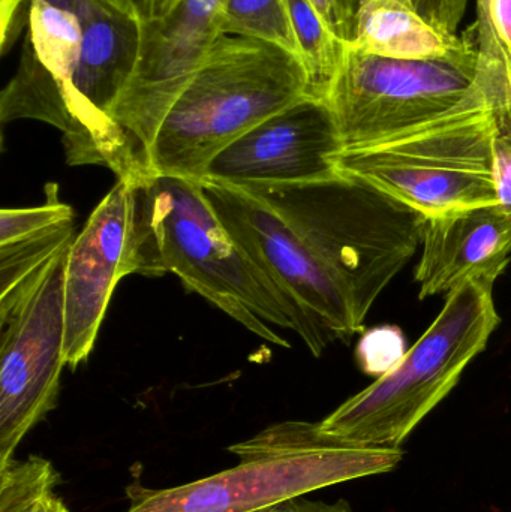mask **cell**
I'll return each instance as SVG.
<instances>
[{
    "label": "cell",
    "instance_id": "5",
    "mask_svg": "<svg viewBox=\"0 0 511 512\" xmlns=\"http://www.w3.org/2000/svg\"><path fill=\"white\" fill-rule=\"evenodd\" d=\"M495 110L479 66L461 104L405 131L347 146L336 170L416 210L423 218L494 206L498 201L492 143Z\"/></svg>",
    "mask_w": 511,
    "mask_h": 512
},
{
    "label": "cell",
    "instance_id": "6",
    "mask_svg": "<svg viewBox=\"0 0 511 512\" xmlns=\"http://www.w3.org/2000/svg\"><path fill=\"white\" fill-rule=\"evenodd\" d=\"M239 189L272 207L323 261L362 328L381 292L422 246L420 213L345 174Z\"/></svg>",
    "mask_w": 511,
    "mask_h": 512
},
{
    "label": "cell",
    "instance_id": "30",
    "mask_svg": "<svg viewBox=\"0 0 511 512\" xmlns=\"http://www.w3.org/2000/svg\"><path fill=\"white\" fill-rule=\"evenodd\" d=\"M363 2H366V0H362V3ZM401 2L407 3V5L413 6V5H411V0H401ZM362 3H360V5H362Z\"/></svg>",
    "mask_w": 511,
    "mask_h": 512
},
{
    "label": "cell",
    "instance_id": "3",
    "mask_svg": "<svg viewBox=\"0 0 511 512\" xmlns=\"http://www.w3.org/2000/svg\"><path fill=\"white\" fill-rule=\"evenodd\" d=\"M306 96L308 77L296 54L224 33L161 123L150 150L152 176L203 182L225 147Z\"/></svg>",
    "mask_w": 511,
    "mask_h": 512
},
{
    "label": "cell",
    "instance_id": "26",
    "mask_svg": "<svg viewBox=\"0 0 511 512\" xmlns=\"http://www.w3.org/2000/svg\"><path fill=\"white\" fill-rule=\"evenodd\" d=\"M476 5L477 21L473 29L479 41L480 54H489L498 44V36L491 20V0H476Z\"/></svg>",
    "mask_w": 511,
    "mask_h": 512
},
{
    "label": "cell",
    "instance_id": "7",
    "mask_svg": "<svg viewBox=\"0 0 511 512\" xmlns=\"http://www.w3.org/2000/svg\"><path fill=\"white\" fill-rule=\"evenodd\" d=\"M494 279H477L447 295L440 315L402 360L320 421L327 433L401 448L458 384L500 325Z\"/></svg>",
    "mask_w": 511,
    "mask_h": 512
},
{
    "label": "cell",
    "instance_id": "14",
    "mask_svg": "<svg viewBox=\"0 0 511 512\" xmlns=\"http://www.w3.org/2000/svg\"><path fill=\"white\" fill-rule=\"evenodd\" d=\"M420 248V300L449 295L471 280H497L510 262V215L494 204L425 218Z\"/></svg>",
    "mask_w": 511,
    "mask_h": 512
},
{
    "label": "cell",
    "instance_id": "13",
    "mask_svg": "<svg viewBox=\"0 0 511 512\" xmlns=\"http://www.w3.org/2000/svg\"><path fill=\"white\" fill-rule=\"evenodd\" d=\"M344 147L329 105L306 96L225 147L203 180L234 188L318 182L338 174Z\"/></svg>",
    "mask_w": 511,
    "mask_h": 512
},
{
    "label": "cell",
    "instance_id": "25",
    "mask_svg": "<svg viewBox=\"0 0 511 512\" xmlns=\"http://www.w3.org/2000/svg\"><path fill=\"white\" fill-rule=\"evenodd\" d=\"M255 512H353V510L344 499L329 504L323 501H309L305 496H300V498L288 499Z\"/></svg>",
    "mask_w": 511,
    "mask_h": 512
},
{
    "label": "cell",
    "instance_id": "20",
    "mask_svg": "<svg viewBox=\"0 0 511 512\" xmlns=\"http://www.w3.org/2000/svg\"><path fill=\"white\" fill-rule=\"evenodd\" d=\"M45 203L30 209H2L0 212V246L20 242L33 234L56 225L74 221V210L59 200L56 183L45 185Z\"/></svg>",
    "mask_w": 511,
    "mask_h": 512
},
{
    "label": "cell",
    "instance_id": "21",
    "mask_svg": "<svg viewBox=\"0 0 511 512\" xmlns=\"http://www.w3.org/2000/svg\"><path fill=\"white\" fill-rule=\"evenodd\" d=\"M480 68L488 77L494 101L495 134L492 158L498 201L511 218V96L491 66L480 62Z\"/></svg>",
    "mask_w": 511,
    "mask_h": 512
},
{
    "label": "cell",
    "instance_id": "19",
    "mask_svg": "<svg viewBox=\"0 0 511 512\" xmlns=\"http://www.w3.org/2000/svg\"><path fill=\"white\" fill-rule=\"evenodd\" d=\"M75 239L74 221L56 225L20 242L0 246V295L41 270L57 252Z\"/></svg>",
    "mask_w": 511,
    "mask_h": 512
},
{
    "label": "cell",
    "instance_id": "23",
    "mask_svg": "<svg viewBox=\"0 0 511 512\" xmlns=\"http://www.w3.org/2000/svg\"><path fill=\"white\" fill-rule=\"evenodd\" d=\"M23 2L24 0H0L3 53L8 48V42L12 41L17 33V14ZM104 2L131 15L141 26H144L167 14L176 0H104Z\"/></svg>",
    "mask_w": 511,
    "mask_h": 512
},
{
    "label": "cell",
    "instance_id": "12",
    "mask_svg": "<svg viewBox=\"0 0 511 512\" xmlns=\"http://www.w3.org/2000/svg\"><path fill=\"white\" fill-rule=\"evenodd\" d=\"M140 183L117 180L87 219L69 249L65 277V363L89 358L111 295L120 279L135 274Z\"/></svg>",
    "mask_w": 511,
    "mask_h": 512
},
{
    "label": "cell",
    "instance_id": "28",
    "mask_svg": "<svg viewBox=\"0 0 511 512\" xmlns=\"http://www.w3.org/2000/svg\"><path fill=\"white\" fill-rule=\"evenodd\" d=\"M480 60L497 72L498 78L511 96V53L503 47L501 42H498L497 51L492 56L482 57Z\"/></svg>",
    "mask_w": 511,
    "mask_h": 512
},
{
    "label": "cell",
    "instance_id": "15",
    "mask_svg": "<svg viewBox=\"0 0 511 512\" xmlns=\"http://www.w3.org/2000/svg\"><path fill=\"white\" fill-rule=\"evenodd\" d=\"M465 35L461 38L438 29L401 0H366L360 5L351 45L387 59L479 62L473 27Z\"/></svg>",
    "mask_w": 511,
    "mask_h": 512
},
{
    "label": "cell",
    "instance_id": "22",
    "mask_svg": "<svg viewBox=\"0 0 511 512\" xmlns=\"http://www.w3.org/2000/svg\"><path fill=\"white\" fill-rule=\"evenodd\" d=\"M404 355V336L396 327L375 328L357 346V360L363 372L377 378L392 370Z\"/></svg>",
    "mask_w": 511,
    "mask_h": 512
},
{
    "label": "cell",
    "instance_id": "17",
    "mask_svg": "<svg viewBox=\"0 0 511 512\" xmlns=\"http://www.w3.org/2000/svg\"><path fill=\"white\" fill-rule=\"evenodd\" d=\"M219 29L222 35L269 42L299 57L285 0H224Z\"/></svg>",
    "mask_w": 511,
    "mask_h": 512
},
{
    "label": "cell",
    "instance_id": "4",
    "mask_svg": "<svg viewBox=\"0 0 511 512\" xmlns=\"http://www.w3.org/2000/svg\"><path fill=\"white\" fill-rule=\"evenodd\" d=\"M239 463L219 474L150 489L135 477L125 512H255L315 490L393 471L402 448L374 447L327 433L320 423L282 421L231 445Z\"/></svg>",
    "mask_w": 511,
    "mask_h": 512
},
{
    "label": "cell",
    "instance_id": "11",
    "mask_svg": "<svg viewBox=\"0 0 511 512\" xmlns=\"http://www.w3.org/2000/svg\"><path fill=\"white\" fill-rule=\"evenodd\" d=\"M201 185L234 242L321 330L335 340L362 331L338 280L272 207L234 186Z\"/></svg>",
    "mask_w": 511,
    "mask_h": 512
},
{
    "label": "cell",
    "instance_id": "1",
    "mask_svg": "<svg viewBox=\"0 0 511 512\" xmlns=\"http://www.w3.org/2000/svg\"><path fill=\"white\" fill-rule=\"evenodd\" d=\"M29 3V35L0 96V122L48 123L62 132L69 165H101L129 180L113 111L137 69L143 26L104 0Z\"/></svg>",
    "mask_w": 511,
    "mask_h": 512
},
{
    "label": "cell",
    "instance_id": "9",
    "mask_svg": "<svg viewBox=\"0 0 511 512\" xmlns=\"http://www.w3.org/2000/svg\"><path fill=\"white\" fill-rule=\"evenodd\" d=\"M479 62L398 60L347 44L326 96L345 147L380 140L441 116L464 101Z\"/></svg>",
    "mask_w": 511,
    "mask_h": 512
},
{
    "label": "cell",
    "instance_id": "29",
    "mask_svg": "<svg viewBox=\"0 0 511 512\" xmlns=\"http://www.w3.org/2000/svg\"><path fill=\"white\" fill-rule=\"evenodd\" d=\"M41 512H69L65 502L60 496L54 495L48 499L47 504L44 505Z\"/></svg>",
    "mask_w": 511,
    "mask_h": 512
},
{
    "label": "cell",
    "instance_id": "18",
    "mask_svg": "<svg viewBox=\"0 0 511 512\" xmlns=\"http://www.w3.org/2000/svg\"><path fill=\"white\" fill-rule=\"evenodd\" d=\"M60 483L62 475L45 457L14 459L0 471V512H41Z\"/></svg>",
    "mask_w": 511,
    "mask_h": 512
},
{
    "label": "cell",
    "instance_id": "16",
    "mask_svg": "<svg viewBox=\"0 0 511 512\" xmlns=\"http://www.w3.org/2000/svg\"><path fill=\"white\" fill-rule=\"evenodd\" d=\"M296 38L297 54L308 77L309 98L326 101L341 68L347 42L324 23L311 0H285Z\"/></svg>",
    "mask_w": 511,
    "mask_h": 512
},
{
    "label": "cell",
    "instance_id": "27",
    "mask_svg": "<svg viewBox=\"0 0 511 512\" xmlns=\"http://www.w3.org/2000/svg\"><path fill=\"white\" fill-rule=\"evenodd\" d=\"M491 20L501 44L511 53V0H491Z\"/></svg>",
    "mask_w": 511,
    "mask_h": 512
},
{
    "label": "cell",
    "instance_id": "2",
    "mask_svg": "<svg viewBox=\"0 0 511 512\" xmlns=\"http://www.w3.org/2000/svg\"><path fill=\"white\" fill-rule=\"evenodd\" d=\"M134 270L176 274L188 291L273 345L290 348L270 325L294 331L315 357L335 342L234 242L198 180L152 176L140 183Z\"/></svg>",
    "mask_w": 511,
    "mask_h": 512
},
{
    "label": "cell",
    "instance_id": "10",
    "mask_svg": "<svg viewBox=\"0 0 511 512\" xmlns=\"http://www.w3.org/2000/svg\"><path fill=\"white\" fill-rule=\"evenodd\" d=\"M222 3L176 0L167 14L144 24L137 69L113 111L131 182L152 177L153 141L171 105L222 35Z\"/></svg>",
    "mask_w": 511,
    "mask_h": 512
},
{
    "label": "cell",
    "instance_id": "24",
    "mask_svg": "<svg viewBox=\"0 0 511 512\" xmlns=\"http://www.w3.org/2000/svg\"><path fill=\"white\" fill-rule=\"evenodd\" d=\"M324 23L342 41L351 44L356 38L357 15L362 0H311Z\"/></svg>",
    "mask_w": 511,
    "mask_h": 512
},
{
    "label": "cell",
    "instance_id": "8",
    "mask_svg": "<svg viewBox=\"0 0 511 512\" xmlns=\"http://www.w3.org/2000/svg\"><path fill=\"white\" fill-rule=\"evenodd\" d=\"M72 245V243H71ZM71 245L0 295V471L57 408L65 363V277Z\"/></svg>",
    "mask_w": 511,
    "mask_h": 512
}]
</instances>
